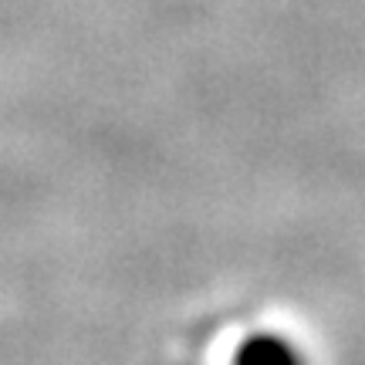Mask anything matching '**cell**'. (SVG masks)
<instances>
[{
	"label": "cell",
	"mask_w": 365,
	"mask_h": 365,
	"mask_svg": "<svg viewBox=\"0 0 365 365\" xmlns=\"http://www.w3.org/2000/svg\"><path fill=\"white\" fill-rule=\"evenodd\" d=\"M234 365H308L304 352L281 331H254L237 345Z\"/></svg>",
	"instance_id": "cell-1"
}]
</instances>
